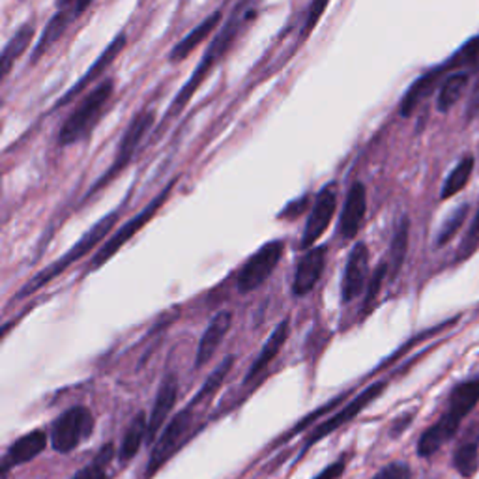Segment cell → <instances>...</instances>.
<instances>
[{
  "instance_id": "1",
  "label": "cell",
  "mask_w": 479,
  "mask_h": 479,
  "mask_svg": "<svg viewBox=\"0 0 479 479\" xmlns=\"http://www.w3.org/2000/svg\"><path fill=\"white\" fill-rule=\"evenodd\" d=\"M253 6L240 3L234 6L232 13L229 15L227 23L221 27V30L215 34V38L210 42L207 53L202 54V59L199 62V66L193 69L191 77L188 79V83L180 88L178 94L175 96V100L171 101L169 109L165 110L163 120L158 126V134L163 130L165 124H169L173 118H176L183 107L190 103V100L195 96V92L199 90V86L205 83V79L210 76V71L217 66V62L225 57L227 51L231 49V45L234 44L236 36L240 34V30L244 28V25L253 17Z\"/></svg>"
},
{
  "instance_id": "27",
  "label": "cell",
  "mask_w": 479,
  "mask_h": 479,
  "mask_svg": "<svg viewBox=\"0 0 479 479\" xmlns=\"http://www.w3.org/2000/svg\"><path fill=\"white\" fill-rule=\"evenodd\" d=\"M32 38H34V25L27 23V25L20 27V30H17L10 38V42L4 45L3 57H0V64H3V79L6 76H10L13 62L27 51Z\"/></svg>"
},
{
  "instance_id": "35",
  "label": "cell",
  "mask_w": 479,
  "mask_h": 479,
  "mask_svg": "<svg viewBox=\"0 0 479 479\" xmlns=\"http://www.w3.org/2000/svg\"><path fill=\"white\" fill-rule=\"evenodd\" d=\"M414 416H416V412H407V414L399 416V418L392 423V427H390V436H392V438H399L404 431H407V429L410 427V423L414 421Z\"/></svg>"
},
{
  "instance_id": "6",
  "label": "cell",
  "mask_w": 479,
  "mask_h": 479,
  "mask_svg": "<svg viewBox=\"0 0 479 479\" xmlns=\"http://www.w3.org/2000/svg\"><path fill=\"white\" fill-rule=\"evenodd\" d=\"M386 388H388V380L382 378V380H375L373 384L367 386V388H363L356 397L350 399L348 402H345V407H341L336 414H331L329 418H326L324 421L317 423L315 427L311 429V433L305 436L304 440V446L300 450V455L296 457V463L298 460L304 459V455L315 446L319 444V442L329 434H334L336 431H339L341 427H345L346 423H350L353 419H356L367 407L373 401H377L384 392Z\"/></svg>"
},
{
  "instance_id": "34",
  "label": "cell",
  "mask_w": 479,
  "mask_h": 479,
  "mask_svg": "<svg viewBox=\"0 0 479 479\" xmlns=\"http://www.w3.org/2000/svg\"><path fill=\"white\" fill-rule=\"evenodd\" d=\"M346 470V457L341 455L334 463H329L328 467H324L315 477L311 479H339Z\"/></svg>"
},
{
  "instance_id": "33",
  "label": "cell",
  "mask_w": 479,
  "mask_h": 479,
  "mask_svg": "<svg viewBox=\"0 0 479 479\" xmlns=\"http://www.w3.org/2000/svg\"><path fill=\"white\" fill-rule=\"evenodd\" d=\"M369 479H412V468L404 460H394L382 467L373 477Z\"/></svg>"
},
{
  "instance_id": "31",
  "label": "cell",
  "mask_w": 479,
  "mask_h": 479,
  "mask_svg": "<svg viewBox=\"0 0 479 479\" xmlns=\"http://www.w3.org/2000/svg\"><path fill=\"white\" fill-rule=\"evenodd\" d=\"M388 273H390L388 261H382V263L377 266L375 273L371 275V281H369V285H367L365 300H363V305H361V309H360V313H361L363 317H367V315H369V313L373 311L375 302H377L378 294H380V290H382V283H384V280H386V278H388Z\"/></svg>"
},
{
  "instance_id": "12",
  "label": "cell",
  "mask_w": 479,
  "mask_h": 479,
  "mask_svg": "<svg viewBox=\"0 0 479 479\" xmlns=\"http://www.w3.org/2000/svg\"><path fill=\"white\" fill-rule=\"evenodd\" d=\"M88 8H90V3H79V0H73V3H68V0H64V3H59L57 12L51 15V20L47 21L38 44H36V47L32 51V57H30L32 62L34 64L38 62L44 54L62 38L66 28Z\"/></svg>"
},
{
  "instance_id": "7",
  "label": "cell",
  "mask_w": 479,
  "mask_h": 479,
  "mask_svg": "<svg viewBox=\"0 0 479 479\" xmlns=\"http://www.w3.org/2000/svg\"><path fill=\"white\" fill-rule=\"evenodd\" d=\"M176 182H178V176H175L167 186H165L150 202L149 205H146L139 214H135L132 219H127L126 223L117 231L110 234L105 242L101 244V248L96 251V255L92 256V261L88 264V272H94L98 270L100 266H103L105 263H109L110 259H113V256L120 251V248H124L127 242H130V240L144 227V225H149V221L159 212V208L163 207V202L167 200L171 197V191L173 188L176 186Z\"/></svg>"
},
{
  "instance_id": "29",
  "label": "cell",
  "mask_w": 479,
  "mask_h": 479,
  "mask_svg": "<svg viewBox=\"0 0 479 479\" xmlns=\"http://www.w3.org/2000/svg\"><path fill=\"white\" fill-rule=\"evenodd\" d=\"M350 395V392H346V394H341V395H337L336 399H331V401H328L326 404H324V407H321V409H317V410H313L311 414H307L304 419H300L298 423H296V426H294L287 434H283V436H280L278 438V442H275V444H273V448H278V446H281V444H285V442H288L290 438H294V436H296V434H300L302 431H305L307 427H315V426H313V421H315V419H319V418H322V416H326L329 410H334V409H337L339 407V404L346 399Z\"/></svg>"
},
{
  "instance_id": "11",
  "label": "cell",
  "mask_w": 479,
  "mask_h": 479,
  "mask_svg": "<svg viewBox=\"0 0 479 479\" xmlns=\"http://www.w3.org/2000/svg\"><path fill=\"white\" fill-rule=\"evenodd\" d=\"M337 210V182H329L317 193L315 205L311 208L307 223L300 238V249L305 253L315 248L322 234L328 231Z\"/></svg>"
},
{
  "instance_id": "23",
  "label": "cell",
  "mask_w": 479,
  "mask_h": 479,
  "mask_svg": "<svg viewBox=\"0 0 479 479\" xmlns=\"http://www.w3.org/2000/svg\"><path fill=\"white\" fill-rule=\"evenodd\" d=\"M149 438V418L146 412H139L132 421L130 426L126 427L120 448H118V460L122 465H127L130 460H134L142 448V444Z\"/></svg>"
},
{
  "instance_id": "36",
  "label": "cell",
  "mask_w": 479,
  "mask_h": 479,
  "mask_svg": "<svg viewBox=\"0 0 479 479\" xmlns=\"http://www.w3.org/2000/svg\"><path fill=\"white\" fill-rule=\"evenodd\" d=\"M328 8V3H315V4H311L309 8V17H307V23L304 27V34H309L313 30V27L317 25V21L321 20V15L322 12Z\"/></svg>"
},
{
  "instance_id": "25",
  "label": "cell",
  "mask_w": 479,
  "mask_h": 479,
  "mask_svg": "<svg viewBox=\"0 0 479 479\" xmlns=\"http://www.w3.org/2000/svg\"><path fill=\"white\" fill-rule=\"evenodd\" d=\"M115 459H118V450L115 448L113 442H107V444L98 450L94 459L73 474L71 479H109L110 465H113Z\"/></svg>"
},
{
  "instance_id": "26",
  "label": "cell",
  "mask_w": 479,
  "mask_h": 479,
  "mask_svg": "<svg viewBox=\"0 0 479 479\" xmlns=\"http://www.w3.org/2000/svg\"><path fill=\"white\" fill-rule=\"evenodd\" d=\"M470 83V76L467 71H455L442 81L440 90H438V100H436V109L440 113H448V110L460 100V96L465 94V90Z\"/></svg>"
},
{
  "instance_id": "32",
  "label": "cell",
  "mask_w": 479,
  "mask_h": 479,
  "mask_svg": "<svg viewBox=\"0 0 479 479\" xmlns=\"http://www.w3.org/2000/svg\"><path fill=\"white\" fill-rule=\"evenodd\" d=\"M479 248V208L472 219V225L468 227L465 238H463V242H460L459 249H457V256H455V261H465L468 259L470 255L475 253V249Z\"/></svg>"
},
{
  "instance_id": "4",
  "label": "cell",
  "mask_w": 479,
  "mask_h": 479,
  "mask_svg": "<svg viewBox=\"0 0 479 479\" xmlns=\"http://www.w3.org/2000/svg\"><path fill=\"white\" fill-rule=\"evenodd\" d=\"M113 92H115L113 79H103L98 86L92 88L62 124L57 135V144L64 149V146L86 141L98 126L105 110V105L110 101V98H113Z\"/></svg>"
},
{
  "instance_id": "8",
  "label": "cell",
  "mask_w": 479,
  "mask_h": 479,
  "mask_svg": "<svg viewBox=\"0 0 479 479\" xmlns=\"http://www.w3.org/2000/svg\"><path fill=\"white\" fill-rule=\"evenodd\" d=\"M94 427L96 419L92 410L85 404H76V407H69L51 423L49 444L57 453L68 455L76 451L86 438L92 436Z\"/></svg>"
},
{
  "instance_id": "37",
  "label": "cell",
  "mask_w": 479,
  "mask_h": 479,
  "mask_svg": "<svg viewBox=\"0 0 479 479\" xmlns=\"http://www.w3.org/2000/svg\"><path fill=\"white\" fill-rule=\"evenodd\" d=\"M307 202H309V197H302V200L298 199V200H294V202H290V205L283 210V214H281V217H287V219H294V217H298V215H302L304 214V210H305V207H307Z\"/></svg>"
},
{
  "instance_id": "5",
  "label": "cell",
  "mask_w": 479,
  "mask_h": 479,
  "mask_svg": "<svg viewBox=\"0 0 479 479\" xmlns=\"http://www.w3.org/2000/svg\"><path fill=\"white\" fill-rule=\"evenodd\" d=\"M199 407L200 404L190 401L186 407L169 419V423L165 426V429L156 440V444L150 450L149 463H146L144 468V479H152L190 440Z\"/></svg>"
},
{
  "instance_id": "24",
  "label": "cell",
  "mask_w": 479,
  "mask_h": 479,
  "mask_svg": "<svg viewBox=\"0 0 479 479\" xmlns=\"http://www.w3.org/2000/svg\"><path fill=\"white\" fill-rule=\"evenodd\" d=\"M409 236H410V219H409V215H401V219L397 221V225H395V231H394L392 244H390V259H388V266H390L388 278L390 280L397 278V275L401 273L402 264H404V259H407Z\"/></svg>"
},
{
  "instance_id": "17",
  "label": "cell",
  "mask_w": 479,
  "mask_h": 479,
  "mask_svg": "<svg viewBox=\"0 0 479 479\" xmlns=\"http://www.w3.org/2000/svg\"><path fill=\"white\" fill-rule=\"evenodd\" d=\"M47 442H49V433H45L44 429H34L20 436L15 442H12L3 457V479L8 477L12 468L23 467L30 463V460H34L40 453H44V450L47 448Z\"/></svg>"
},
{
  "instance_id": "9",
  "label": "cell",
  "mask_w": 479,
  "mask_h": 479,
  "mask_svg": "<svg viewBox=\"0 0 479 479\" xmlns=\"http://www.w3.org/2000/svg\"><path fill=\"white\" fill-rule=\"evenodd\" d=\"M154 120H156V113H154V110H149V109L141 110L139 115L134 117L130 126H127L126 132L122 134V139H120L118 150H117V156H115L113 163H110V167L96 180L94 186L88 190L85 199H88L94 193H98L100 190H103L107 183L113 182L127 167V165H130V161L134 159L135 150L139 149V144L142 142L144 135L149 134L150 127L154 126Z\"/></svg>"
},
{
  "instance_id": "22",
  "label": "cell",
  "mask_w": 479,
  "mask_h": 479,
  "mask_svg": "<svg viewBox=\"0 0 479 479\" xmlns=\"http://www.w3.org/2000/svg\"><path fill=\"white\" fill-rule=\"evenodd\" d=\"M451 467L463 479H472L479 470V427L470 429L453 451Z\"/></svg>"
},
{
  "instance_id": "2",
  "label": "cell",
  "mask_w": 479,
  "mask_h": 479,
  "mask_svg": "<svg viewBox=\"0 0 479 479\" xmlns=\"http://www.w3.org/2000/svg\"><path fill=\"white\" fill-rule=\"evenodd\" d=\"M479 404V378H470L453 386L448 395L444 412L431 427L421 433L416 444V453L421 459H431L455 438L463 421Z\"/></svg>"
},
{
  "instance_id": "18",
  "label": "cell",
  "mask_w": 479,
  "mask_h": 479,
  "mask_svg": "<svg viewBox=\"0 0 479 479\" xmlns=\"http://www.w3.org/2000/svg\"><path fill=\"white\" fill-rule=\"evenodd\" d=\"M367 214V190L365 183L356 180L346 191L345 207L339 217V232L345 242L354 240L363 225V219Z\"/></svg>"
},
{
  "instance_id": "13",
  "label": "cell",
  "mask_w": 479,
  "mask_h": 479,
  "mask_svg": "<svg viewBox=\"0 0 479 479\" xmlns=\"http://www.w3.org/2000/svg\"><path fill=\"white\" fill-rule=\"evenodd\" d=\"M367 275H369V248L363 242H356L350 249L345 264L341 283V302L353 304L365 290Z\"/></svg>"
},
{
  "instance_id": "19",
  "label": "cell",
  "mask_w": 479,
  "mask_h": 479,
  "mask_svg": "<svg viewBox=\"0 0 479 479\" xmlns=\"http://www.w3.org/2000/svg\"><path fill=\"white\" fill-rule=\"evenodd\" d=\"M231 326H232V313L231 311H219L217 315H214V319L210 321V324L205 329V334H202V337L199 341L197 356H195V369L205 367L214 358V354L217 353V348L227 337Z\"/></svg>"
},
{
  "instance_id": "21",
  "label": "cell",
  "mask_w": 479,
  "mask_h": 479,
  "mask_svg": "<svg viewBox=\"0 0 479 479\" xmlns=\"http://www.w3.org/2000/svg\"><path fill=\"white\" fill-rule=\"evenodd\" d=\"M221 20H223V10L219 8L212 15H208L205 21H200L190 34L183 36V38L171 49L169 62L175 64V62H180V61L186 59L193 49H197L219 27Z\"/></svg>"
},
{
  "instance_id": "3",
  "label": "cell",
  "mask_w": 479,
  "mask_h": 479,
  "mask_svg": "<svg viewBox=\"0 0 479 479\" xmlns=\"http://www.w3.org/2000/svg\"><path fill=\"white\" fill-rule=\"evenodd\" d=\"M120 217V208L113 210L110 214H107L105 217H101L98 223L92 227L79 242L69 248L61 259H57L54 263H51L49 266H45L42 272H38L34 275L32 280H28L23 288L15 294V298L13 300H25L28 296H32L34 292H38L40 288H44L47 283H51L54 278H59L61 273H64L73 263H77L81 261L85 255H90V251L94 249L98 244H101L103 240L109 236V232L113 231V227L117 225V221Z\"/></svg>"
},
{
  "instance_id": "28",
  "label": "cell",
  "mask_w": 479,
  "mask_h": 479,
  "mask_svg": "<svg viewBox=\"0 0 479 479\" xmlns=\"http://www.w3.org/2000/svg\"><path fill=\"white\" fill-rule=\"evenodd\" d=\"M474 173V158L472 156H465L463 159H460L455 169L448 175L444 186H442V191H440V199L442 200H448L451 199L453 195H457L459 191H463L465 186L468 183L470 176Z\"/></svg>"
},
{
  "instance_id": "10",
  "label": "cell",
  "mask_w": 479,
  "mask_h": 479,
  "mask_svg": "<svg viewBox=\"0 0 479 479\" xmlns=\"http://www.w3.org/2000/svg\"><path fill=\"white\" fill-rule=\"evenodd\" d=\"M283 253H285L283 240H270V242H266L264 246L256 249L238 272V281H236L238 292L249 294L259 288L261 285H264V281L281 263Z\"/></svg>"
},
{
  "instance_id": "15",
  "label": "cell",
  "mask_w": 479,
  "mask_h": 479,
  "mask_svg": "<svg viewBox=\"0 0 479 479\" xmlns=\"http://www.w3.org/2000/svg\"><path fill=\"white\" fill-rule=\"evenodd\" d=\"M326 253H328V246L322 244V246L311 248L300 256L296 272H294V280H292L294 296L304 298L317 287L326 268V259H328Z\"/></svg>"
},
{
  "instance_id": "14",
  "label": "cell",
  "mask_w": 479,
  "mask_h": 479,
  "mask_svg": "<svg viewBox=\"0 0 479 479\" xmlns=\"http://www.w3.org/2000/svg\"><path fill=\"white\" fill-rule=\"evenodd\" d=\"M126 42H127L126 32H120L118 36H115L113 42H110V44L105 47V51H103V53L100 54V57L94 61V64H92V66L86 69L85 76H83L76 85H73L62 98L57 100V103L53 105L51 110H57V109H61V107L69 105L73 100H76V98L81 94L83 90H86V88L90 86V83H94L100 76H105V71L110 68V64H113V61H115V59L118 57V54L124 51Z\"/></svg>"
},
{
  "instance_id": "30",
  "label": "cell",
  "mask_w": 479,
  "mask_h": 479,
  "mask_svg": "<svg viewBox=\"0 0 479 479\" xmlns=\"http://www.w3.org/2000/svg\"><path fill=\"white\" fill-rule=\"evenodd\" d=\"M468 210H470V207L465 202V205L457 207V208L444 219V223H442L440 232H438V236H436V248H444V246H448V244L451 242L453 236L457 234V231L465 225L467 215H468Z\"/></svg>"
},
{
  "instance_id": "20",
  "label": "cell",
  "mask_w": 479,
  "mask_h": 479,
  "mask_svg": "<svg viewBox=\"0 0 479 479\" xmlns=\"http://www.w3.org/2000/svg\"><path fill=\"white\" fill-rule=\"evenodd\" d=\"M288 336H290V317H285L278 326H275V329L272 331V336L266 339L264 346L261 348L259 356H256L255 361L251 363V367L244 377V384H249L251 380H255L275 358L280 356L281 348L285 346Z\"/></svg>"
},
{
  "instance_id": "16",
  "label": "cell",
  "mask_w": 479,
  "mask_h": 479,
  "mask_svg": "<svg viewBox=\"0 0 479 479\" xmlns=\"http://www.w3.org/2000/svg\"><path fill=\"white\" fill-rule=\"evenodd\" d=\"M176 399H178V378L175 373H167L159 382V388L149 416V438H146V444L149 446L156 444L165 421L169 419L175 409Z\"/></svg>"
}]
</instances>
